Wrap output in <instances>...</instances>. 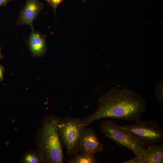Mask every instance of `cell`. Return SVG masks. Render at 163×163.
Here are the masks:
<instances>
[{"instance_id": "2", "label": "cell", "mask_w": 163, "mask_h": 163, "mask_svg": "<svg viewBox=\"0 0 163 163\" xmlns=\"http://www.w3.org/2000/svg\"><path fill=\"white\" fill-rule=\"evenodd\" d=\"M59 117L46 116L37 133V150L43 155L45 163H62V147L57 133Z\"/></svg>"}, {"instance_id": "11", "label": "cell", "mask_w": 163, "mask_h": 163, "mask_svg": "<svg viewBox=\"0 0 163 163\" xmlns=\"http://www.w3.org/2000/svg\"><path fill=\"white\" fill-rule=\"evenodd\" d=\"M97 160L94 154L81 153L71 158L69 163H95Z\"/></svg>"}, {"instance_id": "13", "label": "cell", "mask_w": 163, "mask_h": 163, "mask_svg": "<svg viewBox=\"0 0 163 163\" xmlns=\"http://www.w3.org/2000/svg\"><path fill=\"white\" fill-rule=\"evenodd\" d=\"M49 5L51 6L56 14V10L59 5L64 0H46Z\"/></svg>"}, {"instance_id": "4", "label": "cell", "mask_w": 163, "mask_h": 163, "mask_svg": "<svg viewBox=\"0 0 163 163\" xmlns=\"http://www.w3.org/2000/svg\"><path fill=\"white\" fill-rule=\"evenodd\" d=\"M121 127L126 131L138 144L148 146L163 141V131L156 121L139 120Z\"/></svg>"}, {"instance_id": "16", "label": "cell", "mask_w": 163, "mask_h": 163, "mask_svg": "<svg viewBox=\"0 0 163 163\" xmlns=\"http://www.w3.org/2000/svg\"><path fill=\"white\" fill-rule=\"evenodd\" d=\"M1 48L0 46V60H1L3 58V56L1 53Z\"/></svg>"}, {"instance_id": "10", "label": "cell", "mask_w": 163, "mask_h": 163, "mask_svg": "<svg viewBox=\"0 0 163 163\" xmlns=\"http://www.w3.org/2000/svg\"><path fill=\"white\" fill-rule=\"evenodd\" d=\"M21 162L23 163H45L42 154L38 151L32 149L29 150L23 155L21 160Z\"/></svg>"}, {"instance_id": "7", "label": "cell", "mask_w": 163, "mask_h": 163, "mask_svg": "<svg viewBox=\"0 0 163 163\" xmlns=\"http://www.w3.org/2000/svg\"><path fill=\"white\" fill-rule=\"evenodd\" d=\"M104 147L95 131L91 128L85 129L80 144V153L94 154L103 152Z\"/></svg>"}, {"instance_id": "5", "label": "cell", "mask_w": 163, "mask_h": 163, "mask_svg": "<svg viewBox=\"0 0 163 163\" xmlns=\"http://www.w3.org/2000/svg\"><path fill=\"white\" fill-rule=\"evenodd\" d=\"M101 133L113 141L120 147H125L131 150L135 156L146 149L145 146L137 143L120 126L113 120L102 121L100 124Z\"/></svg>"}, {"instance_id": "1", "label": "cell", "mask_w": 163, "mask_h": 163, "mask_svg": "<svg viewBox=\"0 0 163 163\" xmlns=\"http://www.w3.org/2000/svg\"><path fill=\"white\" fill-rule=\"evenodd\" d=\"M146 109L145 101L140 94L128 89L115 88L101 97L96 111L82 122L87 127L94 121L106 118L136 121L140 120Z\"/></svg>"}, {"instance_id": "15", "label": "cell", "mask_w": 163, "mask_h": 163, "mask_svg": "<svg viewBox=\"0 0 163 163\" xmlns=\"http://www.w3.org/2000/svg\"><path fill=\"white\" fill-rule=\"evenodd\" d=\"M13 0H0V7L5 6L9 2Z\"/></svg>"}, {"instance_id": "12", "label": "cell", "mask_w": 163, "mask_h": 163, "mask_svg": "<svg viewBox=\"0 0 163 163\" xmlns=\"http://www.w3.org/2000/svg\"><path fill=\"white\" fill-rule=\"evenodd\" d=\"M147 154L146 149L133 158L122 161V163H145Z\"/></svg>"}, {"instance_id": "14", "label": "cell", "mask_w": 163, "mask_h": 163, "mask_svg": "<svg viewBox=\"0 0 163 163\" xmlns=\"http://www.w3.org/2000/svg\"><path fill=\"white\" fill-rule=\"evenodd\" d=\"M4 72V67L2 65L0 64V82H2L3 80Z\"/></svg>"}, {"instance_id": "3", "label": "cell", "mask_w": 163, "mask_h": 163, "mask_svg": "<svg viewBox=\"0 0 163 163\" xmlns=\"http://www.w3.org/2000/svg\"><path fill=\"white\" fill-rule=\"evenodd\" d=\"M86 127L76 117H59L57 133L62 146L70 158L80 153L81 139Z\"/></svg>"}, {"instance_id": "9", "label": "cell", "mask_w": 163, "mask_h": 163, "mask_svg": "<svg viewBox=\"0 0 163 163\" xmlns=\"http://www.w3.org/2000/svg\"><path fill=\"white\" fill-rule=\"evenodd\" d=\"M147 154L145 163L163 162V144H157L146 146Z\"/></svg>"}, {"instance_id": "8", "label": "cell", "mask_w": 163, "mask_h": 163, "mask_svg": "<svg viewBox=\"0 0 163 163\" xmlns=\"http://www.w3.org/2000/svg\"><path fill=\"white\" fill-rule=\"evenodd\" d=\"M46 35L38 31L32 30L28 44L32 56L34 58L44 56L47 51L46 41Z\"/></svg>"}, {"instance_id": "6", "label": "cell", "mask_w": 163, "mask_h": 163, "mask_svg": "<svg viewBox=\"0 0 163 163\" xmlns=\"http://www.w3.org/2000/svg\"><path fill=\"white\" fill-rule=\"evenodd\" d=\"M44 8V5L39 0H27L25 5L21 10L16 24L30 26L34 30L33 23L39 14Z\"/></svg>"}, {"instance_id": "17", "label": "cell", "mask_w": 163, "mask_h": 163, "mask_svg": "<svg viewBox=\"0 0 163 163\" xmlns=\"http://www.w3.org/2000/svg\"><path fill=\"white\" fill-rule=\"evenodd\" d=\"M82 0L84 2H85V3L86 2V0Z\"/></svg>"}]
</instances>
